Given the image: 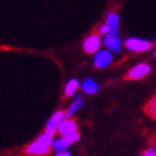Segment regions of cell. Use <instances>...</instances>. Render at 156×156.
<instances>
[{
	"mask_svg": "<svg viewBox=\"0 0 156 156\" xmlns=\"http://www.w3.org/2000/svg\"><path fill=\"white\" fill-rule=\"evenodd\" d=\"M53 139H55V136H53L52 133H49L44 130V132H43L42 135H39L30 145H27V147H26L24 152L30 156L48 155L49 152L53 149Z\"/></svg>",
	"mask_w": 156,
	"mask_h": 156,
	"instance_id": "cell-1",
	"label": "cell"
},
{
	"mask_svg": "<svg viewBox=\"0 0 156 156\" xmlns=\"http://www.w3.org/2000/svg\"><path fill=\"white\" fill-rule=\"evenodd\" d=\"M125 48L132 53H145L152 49V42L142 37H128L125 39Z\"/></svg>",
	"mask_w": 156,
	"mask_h": 156,
	"instance_id": "cell-2",
	"label": "cell"
},
{
	"mask_svg": "<svg viewBox=\"0 0 156 156\" xmlns=\"http://www.w3.org/2000/svg\"><path fill=\"white\" fill-rule=\"evenodd\" d=\"M119 24H120L119 14L116 13V12H110V13H108V16H106L103 24L99 26L98 33H99L100 36H105V34H108V33H118Z\"/></svg>",
	"mask_w": 156,
	"mask_h": 156,
	"instance_id": "cell-3",
	"label": "cell"
},
{
	"mask_svg": "<svg viewBox=\"0 0 156 156\" xmlns=\"http://www.w3.org/2000/svg\"><path fill=\"white\" fill-rule=\"evenodd\" d=\"M103 46L106 49H109L110 52L113 53H120L122 52L123 46H125V42L122 40L120 34L118 33H108L103 36Z\"/></svg>",
	"mask_w": 156,
	"mask_h": 156,
	"instance_id": "cell-4",
	"label": "cell"
},
{
	"mask_svg": "<svg viewBox=\"0 0 156 156\" xmlns=\"http://www.w3.org/2000/svg\"><path fill=\"white\" fill-rule=\"evenodd\" d=\"M79 132L73 133V135H69V136H59V137H55L53 139V151L56 152H60V151H67L69 147L76 143L79 140Z\"/></svg>",
	"mask_w": 156,
	"mask_h": 156,
	"instance_id": "cell-5",
	"label": "cell"
},
{
	"mask_svg": "<svg viewBox=\"0 0 156 156\" xmlns=\"http://www.w3.org/2000/svg\"><path fill=\"white\" fill-rule=\"evenodd\" d=\"M113 62V52L109 49H100L93 55V65L98 69H106V67Z\"/></svg>",
	"mask_w": 156,
	"mask_h": 156,
	"instance_id": "cell-6",
	"label": "cell"
},
{
	"mask_svg": "<svg viewBox=\"0 0 156 156\" xmlns=\"http://www.w3.org/2000/svg\"><path fill=\"white\" fill-rule=\"evenodd\" d=\"M103 44V37H100L99 33L89 34L87 37L83 40V50L86 53L95 55L98 50H100V46Z\"/></svg>",
	"mask_w": 156,
	"mask_h": 156,
	"instance_id": "cell-7",
	"label": "cell"
},
{
	"mask_svg": "<svg viewBox=\"0 0 156 156\" xmlns=\"http://www.w3.org/2000/svg\"><path fill=\"white\" fill-rule=\"evenodd\" d=\"M152 72L151 65L147 63H137L128 72V79L130 80H140V79H145L146 76H149V73Z\"/></svg>",
	"mask_w": 156,
	"mask_h": 156,
	"instance_id": "cell-8",
	"label": "cell"
},
{
	"mask_svg": "<svg viewBox=\"0 0 156 156\" xmlns=\"http://www.w3.org/2000/svg\"><path fill=\"white\" fill-rule=\"evenodd\" d=\"M66 118V112L65 110H56L55 113L49 118V120L46 122V132H49V133H52V135H55V133L57 132V129H59V125L62 123V120Z\"/></svg>",
	"mask_w": 156,
	"mask_h": 156,
	"instance_id": "cell-9",
	"label": "cell"
},
{
	"mask_svg": "<svg viewBox=\"0 0 156 156\" xmlns=\"http://www.w3.org/2000/svg\"><path fill=\"white\" fill-rule=\"evenodd\" d=\"M76 132H79V130H77V123L73 118H65L57 129V133L60 136H69V135H73Z\"/></svg>",
	"mask_w": 156,
	"mask_h": 156,
	"instance_id": "cell-10",
	"label": "cell"
},
{
	"mask_svg": "<svg viewBox=\"0 0 156 156\" xmlns=\"http://www.w3.org/2000/svg\"><path fill=\"white\" fill-rule=\"evenodd\" d=\"M85 105V99L82 95H76L72 100V103L69 105V108L66 109V118H73Z\"/></svg>",
	"mask_w": 156,
	"mask_h": 156,
	"instance_id": "cell-11",
	"label": "cell"
},
{
	"mask_svg": "<svg viewBox=\"0 0 156 156\" xmlns=\"http://www.w3.org/2000/svg\"><path fill=\"white\" fill-rule=\"evenodd\" d=\"M80 89L86 95H95L99 92V85L95 82V79L92 77H86L85 80L80 83Z\"/></svg>",
	"mask_w": 156,
	"mask_h": 156,
	"instance_id": "cell-12",
	"label": "cell"
},
{
	"mask_svg": "<svg viewBox=\"0 0 156 156\" xmlns=\"http://www.w3.org/2000/svg\"><path fill=\"white\" fill-rule=\"evenodd\" d=\"M79 87H80V83H79V80H77V79H70V80H69L66 85H65V89H63V92H65V96H66V98L75 96L76 93H77V89H79Z\"/></svg>",
	"mask_w": 156,
	"mask_h": 156,
	"instance_id": "cell-13",
	"label": "cell"
},
{
	"mask_svg": "<svg viewBox=\"0 0 156 156\" xmlns=\"http://www.w3.org/2000/svg\"><path fill=\"white\" fill-rule=\"evenodd\" d=\"M146 112L151 118L156 119V96H153L146 105Z\"/></svg>",
	"mask_w": 156,
	"mask_h": 156,
	"instance_id": "cell-14",
	"label": "cell"
},
{
	"mask_svg": "<svg viewBox=\"0 0 156 156\" xmlns=\"http://www.w3.org/2000/svg\"><path fill=\"white\" fill-rule=\"evenodd\" d=\"M140 156H156V147H149Z\"/></svg>",
	"mask_w": 156,
	"mask_h": 156,
	"instance_id": "cell-15",
	"label": "cell"
},
{
	"mask_svg": "<svg viewBox=\"0 0 156 156\" xmlns=\"http://www.w3.org/2000/svg\"><path fill=\"white\" fill-rule=\"evenodd\" d=\"M55 156H72V153L69 151H60V152H56Z\"/></svg>",
	"mask_w": 156,
	"mask_h": 156,
	"instance_id": "cell-16",
	"label": "cell"
},
{
	"mask_svg": "<svg viewBox=\"0 0 156 156\" xmlns=\"http://www.w3.org/2000/svg\"><path fill=\"white\" fill-rule=\"evenodd\" d=\"M153 55H155V57H156V49H155V52H153Z\"/></svg>",
	"mask_w": 156,
	"mask_h": 156,
	"instance_id": "cell-17",
	"label": "cell"
}]
</instances>
